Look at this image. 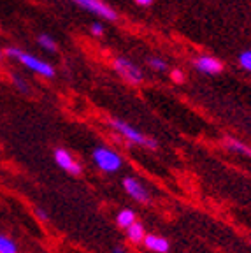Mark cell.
<instances>
[{
  "label": "cell",
  "instance_id": "11",
  "mask_svg": "<svg viewBox=\"0 0 251 253\" xmlns=\"http://www.w3.org/2000/svg\"><path fill=\"white\" fill-rule=\"evenodd\" d=\"M116 223L126 230L132 223H135V213L132 210H122L116 216Z\"/></svg>",
  "mask_w": 251,
  "mask_h": 253
},
{
  "label": "cell",
  "instance_id": "2",
  "mask_svg": "<svg viewBox=\"0 0 251 253\" xmlns=\"http://www.w3.org/2000/svg\"><path fill=\"white\" fill-rule=\"evenodd\" d=\"M109 125L113 130L118 132L122 137H125L128 142L132 144H137V146H142V148H148V150H157V141L148 135H144L142 132H139L137 128H133L130 123L123 122V120H118V118H111L109 120Z\"/></svg>",
  "mask_w": 251,
  "mask_h": 253
},
{
  "label": "cell",
  "instance_id": "16",
  "mask_svg": "<svg viewBox=\"0 0 251 253\" xmlns=\"http://www.w3.org/2000/svg\"><path fill=\"white\" fill-rule=\"evenodd\" d=\"M239 65L251 72V51L250 49H248V51H243L239 55Z\"/></svg>",
  "mask_w": 251,
  "mask_h": 253
},
{
  "label": "cell",
  "instance_id": "8",
  "mask_svg": "<svg viewBox=\"0 0 251 253\" xmlns=\"http://www.w3.org/2000/svg\"><path fill=\"white\" fill-rule=\"evenodd\" d=\"M193 67L197 69L199 72L202 74H218V72L223 71V63L220 62L218 58L214 56H209V55H202V56H197L193 60Z\"/></svg>",
  "mask_w": 251,
  "mask_h": 253
},
{
  "label": "cell",
  "instance_id": "12",
  "mask_svg": "<svg viewBox=\"0 0 251 253\" xmlns=\"http://www.w3.org/2000/svg\"><path fill=\"white\" fill-rule=\"evenodd\" d=\"M37 42H39V46L42 47V49H46V51H49V53H55L56 49H58L56 41L53 39L51 36H47V34H41V36L37 37Z\"/></svg>",
  "mask_w": 251,
  "mask_h": 253
},
{
  "label": "cell",
  "instance_id": "7",
  "mask_svg": "<svg viewBox=\"0 0 251 253\" xmlns=\"http://www.w3.org/2000/svg\"><path fill=\"white\" fill-rule=\"evenodd\" d=\"M53 158H55L56 166L62 170H65V172L74 174V176L81 174V166H79V162L67 150H62V148L55 150L53 151Z\"/></svg>",
  "mask_w": 251,
  "mask_h": 253
},
{
  "label": "cell",
  "instance_id": "9",
  "mask_svg": "<svg viewBox=\"0 0 251 253\" xmlns=\"http://www.w3.org/2000/svg\"><path fill=\"white\" fill-rule=\"evenodd\" d=\"M144 246L149 250V252L155 253H167L170 248V243L162 236H155V234H146L144 237Z\"/></svg>",
  "mask_w": 251,
  "mask_h": 253
},
{
  "label": "cell",
  "instance_id": "4",
  "mask_svg": "<svg viewBox=\"0 0 251 253\" xmlns=\"http://www.w3.org/2000/svg\"><path fill=\"white\" fill-rule=\"evenodd\" d=\"M114 65V71L118 72L125 81L132 84H139L144 79V74H142L141 69L135 65L133 62H130L128 58H123V56H116L113 62Z\"/></svg>",
  "mask_w": 251,
  "mask_h": 253
},
{
  "label": "cell",
  "instance_id": "6",
  "mask_svg": "<svg viewBox=\"0 0 251 253\" xmlns=\"http://www.w3.org/2000/svg\"><path fill=\"white\" fill-rule=\"evenodd\" d=\"M122 185H123V190L126 192V195H130L133 201L141 202V204H148L149 202V192L146 190V186L142 185L139 179L132 178V176H125Z\"/></svg>",
  "mask_w": 251,
  "mask_h": 253
},
{
  "label": "cell",
  "instance_id": "19",
  "mask_svg": "<svg viewBox=\"0 0 251 253\" xmlns=\"http://www.w3.org/2000/svg\"><path fill=\"white\" fill-rule=\"evenodd\" d=\"M91 34H93V36H102L104 27L100 23H93V25H91Z\"/></svg>",
  "mask_w": 251,
  "mask_h": 253
},
{
  "label": "cell",
  "instance_id": "3",
  "mask_svg": "<svg viewBox=\"0 0 251 253\" xmlns=\"http://www.w3.org/2000/svg\"><path fill=\"white\" fill-rule=\"evenodd\" d=\"M93 164L104 172H118L123 166V160L114 150L107 146H97L91 153Z\"/></svg>",
  "mask_w": 251,
  "mask_h": 253
},
{
  "label": "cell",
  "instance_id": "1",
  "mask_svg": "<svg viewBox=\"0 0 251 253\" xmlns=\"http://www.w3.org/2000/svg\"><path fill=\"white\" fill-rule=\"evenodd\" d=\"M5 55L18 60L21 65H25V67L30 69V71L36 72V74H41V76H44V78H53V76H55V69H53L51 63H47L46 60L37 58L36 55H30V53L23 51L20 47H7V49H5Z\"/></svg>",
  "mask_w": 251,
  "mask_h": 253
},
{
  "label": "cell",
  "instance_id": "20",
  "mask_svg": "<svg viewBox=\"0 0 251 253\" xmlns=\"http://www.w3.org/2000/svg\"><path fill=\"white\" fill-rule=\"evenodd\" d=\"M36 213H37V216H39L41 220H44V221L49 220V216H47V213L42 210V208H36Z\"/></svg>",
  "mask_w": 251,
  "mask_h": 253
},
{
  "label": "cell",
  "instance_id": "21",
  "mask_svg": "<svg viewBox=\"0 0 251 253\" xmlns=\"http://www.w3.org/2000/svg\"><path fill=\"white\" fill-rule=\"evenodd\" d=\"M133 2H135V4H139V5H149L153 0H133Z\"/></svg>",
  "mask_w": 251,
  "mask_h": 253
},
{
  "label": "cell",
  "instance_id": "5",
  "mask_svg": "<svg viewBox=\"0 0 251 253\" xmlns=\"http://www.w3.org/2000/svg\"><path fill=\"white\" fill-rule=\"evenodd\" d=\"M74 4H78L81 9H86L91 14H97L98 18H104V20L114 21L118 18L116 11H114L111 5H107L104 0H72Z\"/></svg>",
  "mask_w": 251,
  "mask_h": 253
},
{
  "label": "cell",
  "instance_id": "10",
  "mask_svg": "<svg viewBox=\"0 0 251 253\" xmlns=\"http://www.w3.org/2000/svg\"><path fill=\"white\" fill-rule=\"evenodd\" d=\"M126 236H128V239L132 243H142L146 237V230L144 227H142V223H132V225L126 229Z\"/></svg>",
  "mask_w": 251,
  "mask_h": 253
},
{
  "label": "cell",
  "instance_id": "15",
  "mask_svg": "<svg viewBox=\"0 0 251 253\" xmlns=\"http://www.w3.org/2000/svg\"><path fill=\"white\" fill-rule=\"evenodd\" d=\"M148 63H149V67L158 72L167 71V62H165L164 58H160V56H151V58H148Z\"/></svg>",
  "mask_w": 251,
  "mask_h": 253
},
{
  "label": "cell",
  "instance_id": "22",
  "mask_svg": "<svg viewBox=\"0 0 251 253\" xmlns=\"http://www.w3.org/2000/svg\"><path fill=\"white\" fill-rule=\"evenodd\" d=\"M113 253H126V252H125V248H123V246H114Z\"/></svg>",
  "mask_w": 251,
  "mask_h": 253
},
{
  "label": "cell",
  "instance_id": "13",
  "mask_svg": "<svg viewBox=\"0 0 251 253\" xmlns=\"http://www.w3.org/2000/svg\"><path fill=\"white\" fill-rule=\"evenodd\" d=\"M0 253H18V245L11 237L0 234Z\"/></svg>",
  "mask_w": 251,
  "mask_h": 253
},
{
  "label": "cell",
  "instance_id": "14",
  "mask_svg": "<svg viewBox=\"0 0 251 253\" xmlns=\"http://www.w3.org/2000/svg\"><path fill=\"white\" fill-rule=\"evenodd\" d=\"M227 148L230 151H234V153H241V155H248V157H251V150L246 146V144H243V142H239L237 139H228L227 141Z\"/></svg>",
  "mask_w": 251,
  "mask_h": 253
},
{
  "label": "cell",
  "instance_id": "17",
  "mask_svg": "<svg viewBox=\"0 0 251 253\" xmlns=\"http://www.w3.org/2000/svg\"><path fill=\"white\" fill-rule=\"evenodd\" d=\"M12 81H14V84H16L18 88H20L21 91H28V86L25 84V81L20 78V76H16V74H14V76H12Z\"/></svg>",
  "mask_w": 251,
  "mask_h": 253
},
{
  "label": "cell",
  "instance_id": "23",
  "mask_svg": "<svg viewBox=\"0 0 251 253\" xmlns=\"http://www.w3.org/2000/svg\"><path fill=\"white\" fill-rule=\"evenodd\" d=\"M0 58H2V53H0Z\"/></svg>",
  "mask_w": 251,
  "mask_h": 253
},
{
  "label": "cell",
  "instance_id": "18",
  "mask_svg": "<svg viewBox=\"0 0 251 253\" xmlns=\"http://www.w3.org/2000/svg\"><path fill=\"white\" fill-rule=\"evenodd\" d=\"M170 78L174 79V83H183V79H185V74H183V71H179V69H176V71H172V74H170Z\"/></svg>",
  "mask_w": 251,
  "mask_h": 253
}]
</instances>
